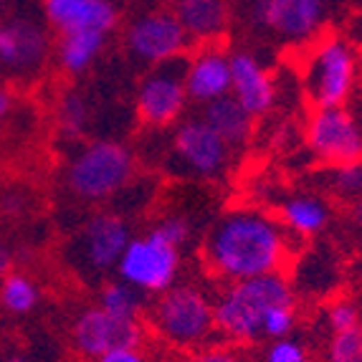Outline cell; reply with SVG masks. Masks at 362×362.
I'll return each mask as SVG.
<instances>
[{"label":"cell","instance_id":"603a6c76","mask_svg":"<svg viewBox=\"0 0 362 362\" xmlns=\"http://www.w3.org/2000/svg\"><path fill=\"white\" fill-rule=\"evenodd\" d=\"M99 307L117 314V317H124V320H142L147 312L145 294L137 291L134 286L124 284L122 279L107 281L102 286V291H99Z\"/></svg>","mask_w":362,"mask_h":362},{"label":"cell","instance_id":"52a82bcc","mask_svg":"<svg viewBox=\"0 0 362 362\" xmlns=\"http://www.w3.org/2000/svg\"><path fill=\"white\" fill-rule=\"evenodd\" d=\"M115 272L124 284L134 286L145 296L163 294L177 284L180 246L170 243L157 228H150L142 235H132Z\"/></svg>","mask_w":362,"mask_h":362},{"label":"cell","instance_id":"5bb4252c","mask_svg":"<svg viewBox=\"0 0 362 362\" xmlns=\"http://www.w3.org/2000/svg\"><path fill=\"white\" fill-rule=\"evenodd\" d=\"M51 33L46 21L25 13H13L0 18V66L16 76H30L51 54Z\"/></svg>","mask_w":362,"mask_h":362},{"label":"cell","instance_id":"f35d334b","mask_svg":"<svg viewBox=\"0 0 362 362\" xmlns=\"http://www.w3.org/2000/svg\"><path fill=\"white\" fill-rule=\"evenodd\" d=\"M168 3H175V0H168Z\"/></svg>","mask_w":362,"mask_h":362},{"label":"cell","instance_id":"9c48e42d","mask_svg":"<svg viewBox=\"0 0 362 362\" xmlns=\"http://www.w3.org/2000/svg\"><path fill=\"white\" fill-rule=\"evenodd\" d=\"M132 223L117 208H102L86 218L71 243V259L84 274L102 276L115 272L127 243L132 241Z\"/></svg>","mask_w":362,"mask_h":362},{"label":"cell","instance_id":"74e56055","mask_svg":"<svg viewBox=\"0 0 362 362\" xmlns=\"http://www.w3.org/2000/svg\"><path fill=\"white\" fill-rule=\"evenodd\" d=\"M357 119H360V124H362V107H360V117H357Z\"/></svg>","mask_w":362,"mask_h":362},{"label":"cell","instance_id":"4316f807","mask_svg":"<svg viewBox=\"0 0 362 362\" xmlns=\"http://www.w3.org/2000/svg\"><path fill=\"white\" fill-rule=\"evenodd\" d=\"M261 362H312V355H309L307 344L299 342L296 337H281L266 342Z\"/></svg>","mask_w":362,"mask_h":362},{"label":"cell","instance_id":"e575fe53","mask_svg":"<svg viewBox=\"0 0 362 362\" xmlns=\"http://www.w3.org/2000/svg\"><path fill=\"white\" fill-rule=\"evenodd\" d=\"M350 218H352V223L360 226V228H362V198H357L355 203H352V208H350Z\"/></svg>","mask_w":362,"mask_h":362},{"label":"cell","instance_id":"ffe728a7","mask_svg":"<svg viewBox=\"0 0 362 362\" xmlns=\"http://www.w3.org/2000/svg\"><path fill=\"white\" fill-rule=\"evenodd\" d=\"M276 218L294 238H312L322 233L332 221V208L325 198L312 193L289 195L279 203Z\"/></svg>","mask_w":362,"mask_h":362},{"label":"cell","instance_id":"1f68e13d","mask_svg":"<svg viewBox=\"0 0 362 362\" xmlns=\"http://www.w3.org/2000/svg\"><path fill=\"white\" fill-rule=\"evenodd\" d=\"M94 362H150V360H147L142 344H137V347H117V350H109Z\"/></svg>","mask_w":362,"mask_h":362},{"label":"cell","instance_id":"7c38bea8","mask_svg":"<svg viewBox=\"0 0 362 362\" xmlns=\"http://www.w3.org/2000/svg\"><path fill=\"white\" fill-rule=\"evenodd\" d=\"M124 46L129 56L145 66H157L165 61L182 59L193 49L177 16L170 11H150L134 18L124 30Z\"/></svg>","mask_w":362,"mask_h":362},{"label":"cell","instance_id":"d4e9b609","mask_svg":"<svg viewBox=\"0 0 362 362\" xmlns=\"http://www.w3.org/2000/svg\"><path fill=\"white\" fill-rule=\"evenodd\" d=\"M327 187L344 203H355L357 198H362V160L329 168Z\"/></svg>","mask_w":362,"mask_h":362},{"label":"cell","instance_id":"7402d4cb","mask_svg":"<svg viewBox=\"0 0 362 362\" xmlns=\"http://www.w3.org/2000/svg\"><path fill=\"white\" fill-rule=\"evenodd\" d=\"M41 302V289L28 274L8 272L0 279V307L11 314H28Z\"/></svg>","mask_w":362,"mask_h":362},{"label":"cell","instance_id":"cb8c5ba5","mask_svg":"<svg viewBox=\"0 0 362 362\" xmlns=\"http://www.w3.org/2000/svg\"><path fill=\"white\" fill-rule=\"evenodd\" d=\"M91 127V104L81 91H66L59 99V129L66 139L84 137L86 129Z\"/></svg>","mask_w":362,"mask_h":362},{"label":"cell","instance_id":"83f0119b","mask_svg":"<svg viewBox=\"0 0 362 362\" xmlns=\"http://www.w3.org/2000/svg\"><path fill=\"white\" fill-rule=\"evenodd\" d=\"M362 325V314L357 309V304H352L350 299H337L327 307V327L329 332H344L352 327Z\"/></svg>","mask_w":362,"mask_h":362},{"label":"cell","instance_id":"4fadbf2b","mask_svg":"<svg viewBox=\"0 0 362 362\" xmlns=\"http://www.w3.org/2000/svg\"><path fill=\"white\" fill-rule=\"evenodd\" d=\"M145 334V320H124L99 304L81 309L71 322V347L91 362L117 347H137Z\"/></svg>","mask_w":362,"mask_h":362},{"label":"cell","instance_id":"8fae6325","mask_svg":"<svg viewBox=\"0 0 362 362\" xmlns=\"http://www.w3.org/2000/svg\"><path fill=\"white\" fill-rule=\"evenodd\" d=\"M248 18L261 33L286 43H312L327 23V0H251Z\"/></svg>","mask_w":362,"mask_h":362},{"label":"cell","instance_id":"e0dca14e","mask_svg":"<svg viewBox=\"0 0 362 362\" xmlns=\"http://www.w3.org/2000/svg\"><path fill=\"white\" fill-rule=\"evenodd\" d=\"M41 11L56 36L78 30H97L109 36L119 23L115 0H41Z\"/></svg>","mask_w":362,"mask_h":362},{"label":"cell","instance_id":"f546056e","mask_svg":"<svg viewBox=\"0 0 362 362\" xmlns=\"http://www.w3.org/2000/svg\"><path fill=\"white\" fill-rule=\"evenodd\" d=\"M33 198L23 185H11L0 193V213L8 218H21L30 211Z\"/></svg>","mask_w":362,"mask_h":362},{"label":"cell","instance_id":"ba28073f","mask_svg":"<svg viewBox=\"0 0 362 362\" xmlns=\"http://www.w3.org/2000/svg\"><path fill=\"white\" fill-rule=\"evenodd\" d=\"M187 86H185V56L150 66L139 78L134 94V112L145 129H170L185 117Z\"/></svg>","mask_w":362,"mask_h":362},{"label":"cell","instance_id":"f1b7e54d","mask_svg":"<svg viewBox=\"0 0 362 362\" xmlns=\"http://www.w3.org/2000/svg\"><path fill=\"white\" fill-rule=\"evenodd\" d=\"M152 228H157L170 243H175V246H180V248L193 238V223H190V218H185L182 213H168V216L160 218Z\"/></svg>","mask_w":362,"mask_h":362},{"label":"cell","instance_id":"d590c367","mask_svg":"<svg viewBox=\"0 0 362 362\" xmlns=\"http://www.w3.org/2000/svg\"><path fill=\"white\" fill-rule=\"evenodd\" d=\"M0 362H33L25 355H18V352H11V355H0Z\"/></svg>","mask_w":362,"mask_h":362},{"label":"cell","instance_id":"4dcf8cb0","mask_svg":"<svg viewBox=\"0 0 362 362\" xmlns=\"http://www.w3.org/2000/svg\"><path fill=\"white\" fill-rule=\"evenodd\" d=\"M190 360L193 362H246L235 347L230 344H206V347H200L195 352H187Z\"/></svg>","mask_w":362,"mask_h":362},{"label":"cell","instance_id":"7a4b0ae2","mask_svg":"<svg viewBox=\"0 0 362 362\" xmlns=\"http://www.w3.org/2000/svg\"><path fill=\"white\" fill-rule=\"evenodd\" d=\"M289 304H296V291L286 274L226 284L216 296V334L230 347L266 342L269 314Z\"/></svg>","mask_w":362,"mask_h":362},{"label":"cell","instance_id":"2e32d148","mask_svg":"<svg viewBox=\"0 0 362 362\" xmlns=\"http://www.w3.org/2000/svg\"><path fill=\"white\" fill-rule=\"evenodd\" d=\"M230 97L256 119L276 107V78L259 56L246 49L230 51Z\"/></svg>","mask_w":362,"mask_h":362},{"label":"cell","instance_id":"30bf717a","mask_svg":"<svg viewBox=\"0 0 362 362\" xmlns=\"http://www.w3.org/2000/svg\"><path fill=\"white\" fill-rule=\"evenodd\" d=\"M304 145L325 168L360 163L362 124L350 107L312 109L304 124Z\"/></svg>","mask_w":362,"mask_h":362},{"label":"cell","instance_id":"d6986e66","mask_svg":"<svg viewBox=\"0 0 362 362\" xmlns=\"http://www.w3.org/2000/svg\"><path fill=\"white\" fill-rule=\"evenodd\" d=\"M200 117L208 127L223 139L226 145L233 152L243 150V147L254 139L256 132V117L248 115L241 104L235 102V97L226 94V97L208 102L200 107Z\"/></svg>","mask_w":362,"mask_h":362},{"label":"cell","instance_id":"9a60e30c","mask_svg":"<svg viewBox=\"0 0 362 362\" xmlns=\"http://www.w3.org/2000/svg\"><path fill=\"white\" fill-rule=\"evenodd\" d=\"M185 86L190 102L198 107L230 94V51L223 41L195 43L187 51Z\"/></svg>","mask_w":362,"mask_h":362},{"label":"cell","instance_id":"d6a6232c","mask_svg":"<svg viewBox=\"0 0 362 362\" xmlns=\"http://www.w3.org/2000/svg\"><path fill=\"white\" fill-rule=\"evenodd\" d=\"M13 107H16V97H13V89L6 84H0V124L11 117Z\"/></svg>","mask_w":362,"mask_h":362},{"label":"cell","instance_id":"484cf974","mask_svg":"<svg viewBox=\"0 0 362 362\" xmlns=\"http://www.w3.org/2000/svg\"><path fill=\"white\" fill-rule=\"evenodd\" d=\"M327 362H362V325L332 332L327 344Z\"/></svg>","mask_w":362,"mask_h":362},{"label":"cell","instance_id":"8992f818","mask_svg":"<svg viewBox=\"0 0 362 362\" xmlns=\"http://www.w3.org/2000/svg\"><path fill=\"white\" fill-rule=\"evenodd\" d=\"M163 165L170 175L190 180H216L226 175L235 152L208 127L203 117H182L175 127L165 129Z\"/></svg>","mask_w":362,"mask_h":362},{"label":"cell","instance_id":"6da1fadb","mask_svg":"<svg viewBox=\"0 0 362 362\" xmlns=\"http://www.w3.org/2000/svg\"><path fill=\"white\" fill-rule=\"evenodd\" d=\"M291 254L294 235L276 216L259 208H233L223 213L200 246L203 269L223 284L284 274Z\"/></svg>","mask_w":362,"mask_h":362},{"label":"cell","instance_id":"8d00e7d4","mask_svg":"<svg viewBox=\"0 0 362 362\" xmlns=\"http://www.w3.org/2000/svg\"><path fill=\"white\" fill-rule=\"evenodd\" d=\"M170 362H193V360H190V355H182V357H175V360H170Z\"/></svg>","mask_w":362,"mask_h":362},{"label":"cell","instance_id":"44dd1931","mask_svg":"<svg viewBox=\"0 0 362 362\" xmlns=\"http://www.w3.org/2000/svg\"><path fill=\"white\" fill-rule=\"evenodd\" d=\"M107 38L97 30H78V33H61L54 43L56 64L69 76H81L89 71L102 51L107 49Z\"/></svg>","mask_w":362,"mask_h":362},{"label":"cell","instance_id":"3957f363","mask_svg":"<svg viewBox=\"0 0 362 362\" xmlns=\"http://www.w3.org/2000/svg\"><path fill=\"white\" fill-rule=\"evenodd\" d=\"M137 177V152L117 139H89L64 165V187L81 203H107Z\"/></svg>","mask_w":362,"mask_h":362},{"label":"cell","instance_id":"277c9868","mask_svg":"<svg viewBox=\"0 0 362 362\" xmlns=\"http://www.w3.org/2000/svg\"><path fill=\"white\" fill-rule=\"evenodd\" d=\"M145 325L160 342L195 352L216 334V299L195 284H175L157 294L145 312Z\"/></svg>","mask_w":362,"mask_h":362},{"label":"cell","instance_id":"ac0fdd59","mask_svg":"<svg viewBox=\"0 0 362 362\" xmlns=\"http://www.w3.org/2000/svg\"><path fill=\"white\" fill-rule=\"evenodd\" d=\"M173 13L185 28L187 38L195 43L223 41L230 25L228 0H175Z\"/></svg>","mask_w":362,"mask_h":362},{"label":"cell","instance_id":"5b68a950","mask_svg":"<svg viewBox=\"0 0 362 362\" xmlns=\"http://www.w3.org/2000/svg\"><path fill=\"white\" fill-rule=\"evenodd\" d=\"M360 61L347 38L320 36L309 43L302 84L312 109L347 107L355 97Z\"/></svg>","mask_w":362,"mask_h":362},{"label":"cell","instance_id":"836d02e7","mask_svg":"<svg viewBox=\"0 0 362 362\" xmlns=\"http://www.w3.org/2000/svg\"><path fill=\"white\" fill-rule=\"evenodd\" d=\"M8 272H13V254H11V248L0 241V279L6 276Z\"/></svg>","mask_w":362,"mask_h":362}]
</instances>
